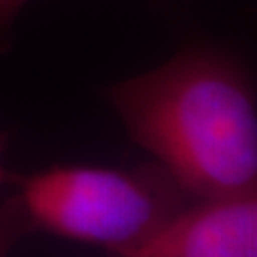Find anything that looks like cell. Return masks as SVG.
<instances>
[{
  "label": "cell",
  "mask_w": 257,
  "mask_h": 257,
  "mask_svg": "<svg viewBox=\"0 0 257 257\" xmlns=\"http://www.w3.org/2000/svg\"><path fill=\"white\" fill-rule=\"evenodd\" d=\"M110 257H257V189L191 198L151 234Z\"/></svg>",
  "instance_id": "obj_3"
},
{
  "label": "cell",
  "mask_w": 257,
  "mask_h": 257,
  "mask_svg": "<svg viewBox=\"0 0 257 257\" xmlns=\"http://www.w3.org/2000/svg\"><path fill=\"white\" fill-rule=\"evenodd\" d=\"M31 0H0V52L10 46L14 25Z\"/></svg>",
  "instance_id": "obj_5"
},
{
  "label": "cell",
  "mask_w": 257,
  "mask_h": 257,
  "mask_svg": "<svg viewBox=\"0 0 257 257\" xmlns=\"http://www.w3.org/2000/svg\"><path fill=\"white\" fill-rule=\"evenodd\" d=\"M10 179L18 187L12 200L29 230L101 246L109 253L145 238L191 200L156 164H63Z\"/></svg>",
  "instance_id": "obj_2"
},
{
  "label": "cell",
  "mask_w": 257,
  "mask_h": 257,
  "mask_svg": "<svg viewBox=\"0 0 257 257\" xmlns=\"http://www.w3.org/2000/svg\"><path fill=\"white\" fill-rule=\"evenodd\" d=\"M8 179H10V174L8 170L4 168V162H2V145H0V185L6 183Z\"/></svg>",
  "instance_id": "obj_6"
},
{
  "label": "cell",
  "mask_w": 257,
  "mask_h": 257,
  "mask_svg": "<svg viewBox=\"0 0 257 257\" xmlns=\"http://www.w3.org/2000/svg\"><path fill=\"white\" fill-rule=\"evenodd\" d=\"M25 230H29L27 225L21 219L16 202L10 198L0 206V257H8L10 248Z\"/></svg>",
  "instance_id": "obj_4"
},
{
  "label": "cell",
  "mask_w": 257,
  "mask_h": 257,
  "mask_svg": "<svg viewBox=\"0 0 257 257\" xmlns=\"http://www.w3.org/2000/svg\"><path fill=\"white\" fill-rule=\"evenodd\" d=\"M124 128L189 198L257 189V101L246 69L217 50H183L107 88Z\"/></svg>",
  "instance_id": "obj_1"
}]
</instances>
